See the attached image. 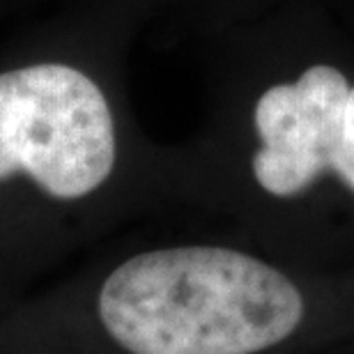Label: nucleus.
Returning <instances> with one entry per match:
<instances>
[{
    "mask_svg": "<svg viewBox=\"0 0 354 354\" xmlns=\"http://www.w3.org/2000/svg\"><path fill=\"white\" fill-rule=\"evenodd\" d=\"M97 308L129 354H256L286 341L304 317L286 274L221 246L133 256L104 281Z\"/></svg>",
    "mask_w": 354,
    "mask_h": 354,
    "instance_id": "1",
    "label": "nucleus"
},
{
    "mask_svg": "<svg viewBox=\"0 0 354 354\" xmlns=\"http://www.w3.org/2000/svg\"><path fill=\"white\" fill-rule=\"evenodd\" d=\"M260 150L253 175L267 194L290 198L336 173L354 191V86L329 65L269 88L256 106Z\"/></svg>",
    "mask_w": 354,
    "mask_h": 354,
    "instance_id": "3",
    "label": "nucleus"
},
{
    "mask_svg": "<svg viewBox=\"0 0 354 354\" xmlns=\"http://www.w3.org/2000/svg\"><path fill=\"white\" fill-rule=\"evenodd\" d=\"M115 164L104 92L67 65L0 74V180L24 171L60 201L92 194Z\"/></svg>",
    "mask_w": 354,
    "mask_h": 354,
    "instance_id": "2",
    "label": "nucleus"
}]
</instances>
